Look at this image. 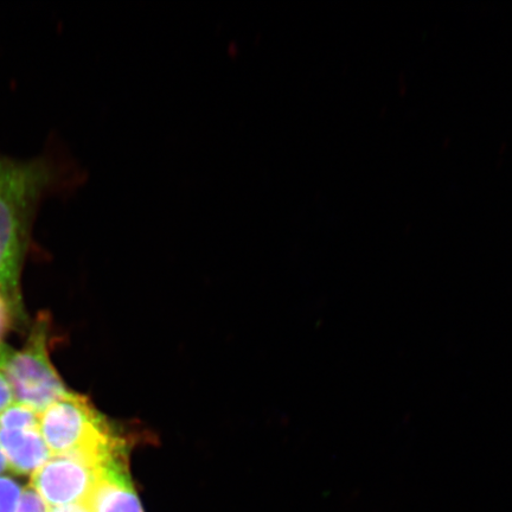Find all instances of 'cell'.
Wrapping results in <instances>:
<instances>
[{"label": "cell", "mask_w": 512, "mask_h": 512, "mask_svg": "<svg viewBox=\"0 0 512 512\" xmlns=\"http://www.w3.org/2000/svg\"><path fill=\"white\" fill-rule=\"evenodd\" d=\"M124 456L113 459L102 471L87 502L92 512H144Z\"/></svg>", "instance_id": "5"}, {"label": "cell", "mask_w": 512, "mask_h": 512, "mask_svg": "<svg viewBox=\"0 0 512 512\" xmlns=\"http://www.w3.org/2000/svg\"><path fill=\"white\" fill-rule=\"evenodd\" d=\"M0 450L17 475L32 476L51 458L40 428H0Z\"/></svg>", "instance_id": "6"}, {"label": "cell", "mask_w": 512, "mask_h": 512, "mask_svg": "<svg viewBox=\"0 0 512 512\" xmlns=\"http://www.w3.org/2000/svg\"><path fill=\"white\" fill-rule=\"evenodd\" d=\"M9 350L8 347L0 344V414L15 402L14 393H12L8 376L5 373V360Z\"/></svg>", "instance_id": "8"}, {"label": "cell", "mask_w": 512, "mask_h": 512, "mask_svg": "<svg viewBox=\"0 0 512 512\" xmlns=\"http://www.w3.org/2000/svg\"><path fill=\"white\" fill-rule=\"evenodd\" d=\"M113 459L106 462L83 454L51 457L31 476V488L51 508L87 503L102 471Z\"/></svg>", "instance_id": "4"}, {"label": "cell", "mask_w": 512, "mask_h": 512, "mask_svg": "<svg viewBox=\"0 0 512 512\" xmlns=\"http://www.w3.org/2000/svg\"><path fill=\"white\" fill-rule=\"evenodd\" d=\"M61 179L43 159L0 157V294L19 309V277L31 223L46 192Z\"/></svg>", "instance_id": "1"}, {"label": "cell", "mask_w": 512, "mask_h": 512, "mask_svg": "<svg viewBox=\"0 0 512 512\" xmlns=\"http://www.w3.org/2000/svg\"><path fill=\"white\" fill-rule=\"evenodd\" d=\"M48 512H92L88 503L64 505V507L50 508Z\"/></svg>", "instance_id": "11"}, {"label": "cell", "mask_w": 512, "mask_h": 512, "mask_svg": "<svg viewBox=\"0 0 512 512\" xmlns=\"http://www.w3.org/2000/svg\"><path fill=\"white\" fill-rule=\"evenodd\" d=\"M23 490L15 479L0 476V512H17Z\"/></svg>", "instance_id": "7"}, {"label": "cell", "mask_w": 512, "mask_h": 512, "mask_svg": "<svg viewBox=\"0 0 512 512\" xmlns=\"http://www.w3.org/2000/svg\"><path fill=\"white\" fill-rule=\"evenodd\" d=\"M47 325L46 320H40L27 344L18 351L10 349L5 360L15 402L38 413L69 393L49 358Z\"/></svg>", "instance_id": "3"}, {"label": "cell", "mask_w": 512, "mask_h": 512, "mask_svg": "<svg viewBox=\"0 0 512 512\" xmlns=\"http://www.w3.org/2000/svg\"><path fill=\"white\" fill-rule=\"evenodd\" d=\"M40 432L51 457L83 454L111 460L125 453L124 441L88 399L69 392L40 413Z\"/></svg>", "instance_id": "2"}, {"label": "cell", "mask_w": 512, "mask_h": 512, "mask_svg": "<svg viewBox=\"0 0 512 512\" xmlns=\"http://www.w3.org/2000/svg\"><path fill=\"white\" fill-rule=\"evenodd\" d=\"M48 505L37 492L31 488H25L19 502L17 512H48Z\"/></svg>", "instance_id": "9"}, {"label": "cell", "mask_w": 512, "mask_h": 512, "mask_svg": "<svg viewBox=\"0 0 512 512\" xmlns=\"http://www.w3.org/2000/svg\"><path fill=\"white\" fill-rule=\"evenodd\" d=\"M9 471L8 463H6V459L2 450H0V476H3V473Z\"/></svg>", "instance_id": "12"}, {"label": "cell", "mask_w": 512, "mask_h": 512, "mask_svg": "<svg viewBox=\"0 0 512 512\" xmlns=\"http://www.w3.org/2000/svg\"><path fill=\"white\" fill-rule=\"evenodd\" d=\"M12 307L2 294H0V342L9 330ZM2 344V343H0Z\"/></svg>", "instance_id": "10"}]
</instances>
